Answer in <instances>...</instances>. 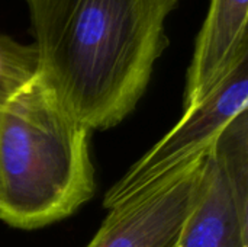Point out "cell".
I'll use <instances>...</instances> for the list:
<instances>
[{
    "mask_svg": "<svg viewBox=\"0 0 248 247\" xmlns=\"http://www.w3.org/2000/svg\"><path fill=\"white\" fill-rule=\"evenodd\" d=\"M179 0H26L41 79L89 130L121 124L169 45Z\"/></svg>",
    "mask_w": 248,
    "mask_h": 247,
    "instance_id": "cell-1",
    "label": "cell"
},
{
    "mask_svg": "<svg viewBox=\"0 0 248 247\" xmlns=\"http://www.w3.org/2000/svg\"><path fill=\"white\" fill-rule=\"evenodd\" d=\"M206 154L110 208L86 247H177L202 191Z\"/></svg>",
    "mask_w": 248,
    "mask_h": 247,
    "instance_id": "cell-5",
    "label": "cell"
},
{
    "mask_svg": "<svg viewBox=\"0 0 248 247\" xmlns=\"http://www.w3.org/2000/svg\"><path fill=\"white\" fill-rule=\"evenodd\" d=\"M248 0H211L196 38L183 95L185 111L205 99L248 57Z\"/></svg>",
    "mask_w": 248,
    "mask_h": 247,
    "instance_id": "cell-6",
    "label": "cell"
},
{
    "mask_svg": "<svg viewBox=\"0 0 248 247\" xmlns=\"http://www.w3.org/2000/svg\"><path fill=\"white\" fill-rule=\"evenodd\" d=\"M41 74L36 47L0 33V112Z\"/></svg>",
    "mask_w": 248,
    "mask_h": 247,
    "instance_id": "cell-7",
    "label": "cell"
},
{
    "mask_svg": "<svg viewBox=\"0 0 248 247\" xmlns=\"http://www.w3.org/2000/svg\"><path fill=\"white\" fill-rule=\"evenodd\" d=\"M177 247H248V111L217 138Z\"/></svg>",
    "mask_w": 248,
    "mask_h": 247,
    "instance_id": "cell-4",
    "label": "cell"
},
{
    "mask_svg": "<svg viewBox=\"0 0 248 247\" xmlns=\"http://www.w3.org/2000/svg\"><path fill=\"white\" fill-rule=\"evenodd\" d=\"M90 134L41 74L0 112V220L35 230L74 214L94 194Z\"/></svg>",
    "mask_w": 248,
    "mask_h": 247,
    "instance_id": "cell-2",
    "label": "cell"
},
{
    "mask_svg": "<svg viewBox=\"0 0 248 247\" xmlns=\"http://www.w3.org/2000/svg\"><path fill=\"white\" fill-rule=\"evenodd\" d=\"M248 57L234 66L199 103L185 111L180 121L155 143L106 192L110 210L208 153L221 132L248 111Z\"/></svg>",
    "mask_w": 248,
    "mask_h": 247,
    "instance_id": "cell-3",
    "label": "cell"
}]
</instances>
